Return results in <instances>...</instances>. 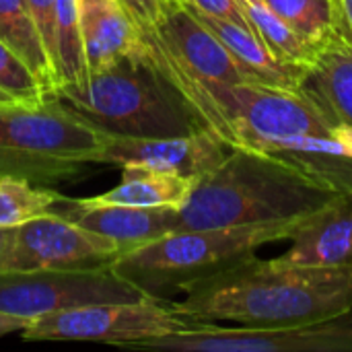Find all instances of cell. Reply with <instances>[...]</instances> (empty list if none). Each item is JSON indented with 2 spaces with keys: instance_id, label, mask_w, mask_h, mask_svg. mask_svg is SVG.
Wrapping results in <instances>:
<instances>
[{
  "instance_id": "obj_8",
  "label": "cell",
  "mask_w": 352,
  "mask_h": 352,
  "mask_svg": "<svg viewBox=\"0 0 352 352\" xmlns=\"http://www.w3.org/2000/svg\"><path fill=\"white\" fill-rule=\"evenodd\" d=\"M134 349L177 352H352V311L318 324L289 328H225L192 322L186 330L153 338Z\"/></svg>"
},
{
  "instance_id": "obj_21",
  "label": "cell",
  "mask_w": 352,
  "mask_h": 352,
  "mask_svg": "<svg viewBox=\"0 0 352 352\" xmlns=\"http://www.w3.org/2000/svg\"><path fill=\"white\" fill-rule=\"evenodd\" d=\"M56 72L58 87L78 85L89 76L78 0H56Z\"/></svg>"
},
{
  "instance_id": "obj_11",
  "label": "cell",
  "mask_w": 352,
  "mask_h": 352,
  "mask_svg": "<svg viewBox=\"0 0 352 352\" xmlns=\"http://www.w3.org/2000/svg\"><path fill=\"white\" fill-rule=\"evenodd\" d=\"M229 151L231 146L208 128L159 138L109 136L99 165H142L198 179L200 175L214 169Z\"/></svg>"
},
{
  "instance_id": "obj_10",
  "label": "cell",
  "mask_w": 352,
  "mask_h": 352,
  "mask_svg": "<svg viewBox=\"0 0 352 352\" xmlns=\"http://www.w3.org/2000/svg\"><path fill=\"white\" fill-rule=\"evenodd\" d=\"M120 254L116 241L47 212L10 229L0 252V272L109 268Z\"/></svg>"
},
{
  "instance_id": "obj_33",
  "label": "cell",
  "mask_w": 352,
  "mask_h": 352,
  "mask_svg": "<svg viewBox=\"0 0 352 352\" xmlns=\"http://www.w3.org/2000/svg\"><path fill=\"white\" fill-rule=\"evenodd\" d=\"M245 2H260V0H245Z\"/></svg>"
},
{
  "instance_id": "obj_9",
  "label": "cell",
  "mask_w": 352,
  "mask_h": 352,
  "mask_svg": "<svg viewBox=\"0 0 352 352\" xmlns=\"http://www.w3.org/2000/svg\"><path fill=\"white\" fill-rule=\"evenodd\" d=\"M142 299L148 297L111 268L0 272V311L31 322L74 307Z\"/></svg>"
},
{
  "instance_id": "obj_24",
  "label": "cell",
  "mask_w": 352,
  "mask_h": 352,
  "mask_svg": "<svg viewBox=\"0 0 352 352\" xmlns=\"http://www.w3.org/2000/svg\"><path fill=\"white\" fill-rule=\"evenodd\" d=\"M0 89L6 91L16 101H45L50 99L47 91L29 68V64L0 41Z\"/></svg>"
},
{
  "instance_id": "obj_3",
  "label": "cell",
  "mask_w": 352,
  "mask_h": 352,
  "mask_svg": "<svg viewBox=\"0 0 352 352\" xmlns=\"http://www.w3.org/2000/svg\"><path fill=\"white\" fill-rule=\"evenodd\" d=\"M52 99L109 136L159 138L206 128L142 52L78 85H60Z\"/></svg>"
},
{
  "instance_id": "obj_2",
  "label": "cell",
  "mask_w": 352,
  "mask_h": 352,
  "mask_svg": "<svg viewBox=\"0 0 352 352\" xmlns=\"http://www.w3.org/2000/svg\"><path fill=\"white\" fill-rule=\"evenodd\" d=\"M336 196L264 151L233 146L214 169L194 179L175 231L303 221Z\"/></svg>"
},
{
  "instance_id": "obj_25",
  "label": "cell",
  "mask_w": 352,
  "mask_h": 352,
  "mask_svg": "<svg viewBox=\"0 0 352 352\" xmlns=\"http://www.w3.org/2000/svg\"><path fill=\"white\" fill-rule=\"evenodd\" d=\"M25 2L35 23V29L41 37V43L56 70V0H25Z\"/></svg>"
},
{
  "instance_id": "obj_27",
  "label": "cell",
  "mask_w": 352,
  "mask_h": 352,
  "mask_svg": "<svg viewBox=\"0 0 352 352\" xmlns=\"http://www.w3.org/2000/svg\"><path fill=\"white\" fill-rule=\"evenodd\" d=\"M132 21H153L159 14L161 0H118Z\"/></svg>"
},
{
  "instance_id": "obj_23",
  "label": "cell",
  "mask_w": 352,
  "mask_h": 352,
  "mask_svg": "<svg viewBox=\"0 0 352 352\" xmlns=\"http://www.w3.org/2000/svg\"><path fill=\"white\" fill-rule=\"evenodd\" d=\"M58 202H66L54 190L35 188L29 179L2 175L0 177V229L19 227L31 219L52 212Z\"/></svg>"
},
{
  "instance_id": "obj_4",
  "label": "cell",
  "mask_w": 352,
  "mask_h": 352,
  "mask_svg": "<svg viewBox=\"0 0 352 352\" xmlns=\"http://www.w3.org/2000/svg\"><path fill=\"white\" fill-rule=\"evenodd\" d=\"M299 223L301 221L171 231L120 254L109 268L148 299L165 301L196 280L256 254L262 245L291 239Z\"/></svg>"
},
{
  "instance_id": "obj_18",
  "label": "cell",
  "mask_w": 352,
  "mask_h": 352,
  "mask_svg": "<svg viewBox=\"0 0 352 352\" xmlns=\"http://www.w3.org/2000/svg\"><path fill=\"white\" fill-rule=\"evenodd\" d=\"M194 179L159 171L142 165H124L122 179L116 188L105 194L85 198L93 204H122V206H144V208H182L192 192Z\"/></svg>"
},
{
  "instance_id": "obj_5",
  "label": "cell",
  "mask_w": 352,
  "mask_h": 352,
  "mask_svg": "<svg viewBox=\"0 0 352 352\" xmlns=\"http://www.w3.org/2000/svg\"><path fill=\"white\" fill-rule=\"evenodd\" d=\"M109 134L56 99L0 105V175L64 179L99 163Z\"/></svg>"
},
{
  "instance_id": "obj_19",
  "label": "cell",
  "mask_w": 352,
  "mask_h": 352,
  "mask_svg": "<svg viewBox=\"0 0 352 352\" xmlns=\"http://www.w3.org/2000/svg\"><path fill=\"white\" fill-rule=\"evenodd\" d=\"M0 41H4L29 64L52 99L58 87L56 70L25 0H0Z\"/></svg>"
},
{
  "instance_id": "obj_6",
  "label": "cell",
  "mask_w": 352,
  "mask_h": 352,
  "mask_svg": "<svg viewBox=\"0 0 352 352\" xmlns=\"http://www.w3.org/2000/svg\"><path fill=\"white\" fill-rule=\"evenodd\" d=\"M206 91L227 126L231 148L270 151L303 136H328L346 130L334 126L303 93L250 82H212L206 85Z\"/></svg>"
},
{
  "instance_id": "obj_28",
  "label": "cell",
  "mask_w": 352,
  "mask_h": 352,
  "mask_svg": "<svg viewBox=\"0 0 352 352\" xmlns=\"http://www.w3.org/2000/svg\"><path fill=\"white\" fill-rule=\"evenodd\" d=\"M338 16V35L352 43V0H334Z\"/></svg>"
},
{
  "instance_id": "obj_1",
  "label": "cell",
  "mask_w": 352,
  "mask_h": 352,
  "mask_svg": "<svg viewBox=\"0 0 352 352\" xmlns=\"http://www.w3.org/2000/svg\"><path fill=\"white\" fill-rule=\"evenodd\" d=\"M169 303L192 322H233L248 328L318 324L352 311L351 266H307L245 256L186 287Z\"/></svg>"
},
{
  "instance_id": "obj_26",
  "label": "cell",
  "mask_w": 352,
  "mask_h": 352,
  "mask_svg": "<svg viewBox=\"0 0 352 352\" xmlns=\"http://www.w3.org/2000/svg\"><path fill=\"white\" fill-rule=\"evenodd\" d=\"M200 12H206V14H212V16H219V19H227V21H233L250 31H254L252 23L248 21L239 0H179ZM256 33V31H254Z\"/></svg>"
},
{
  "instance_id": "obj_20",
  "label": "cell",
  "mask_w": 352,
  "mask_h": 352,
  "mask_svg": "<svg viewBox=\"0 0 352 352\" xmlns=\"http://www.w3.org/2000/svg\"><path fill=\"white\" fill-rule=\"evenodd\" d=\"M248 21L252 23L256 35L264 41V45L278 60L295 66L309 68L318 58V47L309 43L301 33H297L289 23H285L278 14H274L262 0L245 2L239 0Z\"/></svg>"
},
{
  "instance_id": "obj_31",
  "label": "cell",
  "mask_w": 352,
  "mask_h": 352,
  "mask_svg": "<svg viewBox=\"0 0 352 352\" xmlns=\"http://www.w3.org/2000/svg\"><path fill=\"white\" fill-rule=\"evenodd\" d=\"M10 101H16V99H14V97H10L6 91H2V89H0V105H4V103H10Z\"/></svg>"
},
{
  "instance_id": "obj_17",
  "label": "cell",
  "mask_w": 352,
  "mask_h": 352,
  "mask_svg": "<svg viewBox=\"0 0 352 352\" xmlns=\"http://www.w3.org/2000/svg\"><path fill=\"white\" fill-rule=\"evenodd\" d=\"M301 93L334 124L352 130V43L334 37L309 66Z\"/></svg>"
},
{
  "instance_id": "obj_32",
  "label": "cell",
  "mask_w": 352,
  "mask_h": 352,
  "mask_svg": "<svg viewBox=\"0 0 352 352\" xmlns=\"http://www.w3.org/2000/svg\"><path fill=\"white\" fill-rule=\"evenodd\" d=\"M93 2H101V0H78V4H93Z\"/></svg>"
},
{
  "instance_id": "obj_12",
  "label": "cell",
  "mask_w": 352,
  "mask_h": 352,
  "mask_svg": "<svg viewBox=\"0 0 352 352\" xmlns=\"http://www.w3.org/2000/svg\"><path fill=\"white\" fill-rule=\"evenodd\" d=\"M153 27L175 60L204 85L245 82L229 50L217 35L179 0H161L159 14L144 21Z\"/></svg>"
},
{
  "instance_id": "obj_13",
  "label": "cell",
  "mask_w": 352,
  "mask_h": 352,
  "mask_svg": "<svg viewBox=\"0 0 352 352\" xmlns=\"http://www.w3.org/2000/svg\"><path fill=\"white\" fill-rule=\"evenodd\" d=\"M68 202L72 204V212L68 214V219L93 233L116 241L122 248V254L175 231L177 225V208L169 206L144 208L122 204H93L85 198Z\"/></svg>"
},
{
  "instance_id": "obj_15",
  "label": "cell",
  "mask_w": 352,
  "mask_h": 352,
  "mask_svg": "<svg viewBox=\"0 0 352 352\" xmlns=\"http://www.w3.org/2000/svg\"><path fill=\"white\" fill-rule=\"evenodd\" d=\"M188 8L229 50V54L235 60L237 68L241 70L245 82L301 93V85H303L309 68L287 64V62L278 60L276 56H272V52L264 45V41L254 31H250V29H245L233 21L200 12L192 6H188Z\"/></svg>"
},
{
  "instance_id": "obj_7",
  "label": "cell",
  "mask_w": 352,
  "mask_h": 352,
  "mask_svg": "<svg viewBox=\"0 0 352 352\" xmlns=\"http://www.w3.org/2000/svg\"><path fill=\"white\" fill-rule=\"evenodd\" d=\"M165 303L169 301L142 299L74 307L33 320L21 336L23 340L103 342L134 349L140 342L186 330L192 324V320L182 318Z\"/></svg>"
},
{
  "instance_id": "obj_16",
  "label": "cell",
  "mask_w": 352,
  "mask_h": 352,
  "mask_svg": "<svg viewBox=\"0 0 352 352\" xmlns=\"http://www.w3.org/2000/svg\"><path fill=\"white\" fill-rule=\"evenodd\" d=\"M89 74L116 66L140 52V33L118 0L78 4Z\"/></svg>"
},
{
  "instance_id": "obj_34",
  "label": "cell",
  "mask_w": 352,
  "mask_h": 352,
  "mask_svg": "<svg viewBox=\"0 0 352 352\" xmlns=\"http://www.w3.org/2000/svg\"><path fill=\"white\" fill-rule=\"evenodd\" d=\"M0 177H2V175H0Z\"/></svg>"
},
{
  "instance_id": "obj_14",
  "label": "cell",
  "mask_w": 352,
  "mask_h": 352,
  "mask_svg": "<svg viewBox=\"0 0 352 352\" xmlns=\"http://www.w3.org/2000/svg\"><path fill=\"white\" fill-rule=\"evenodd\" d=\"M285 260L307 266L352 264V194H338L299 223Z\"/></svg>"
},
{
  "instance_id": "obj_29",
  "label": "cell",
  "mask_w": 352,
  "mask_h": 352,
  "mask_svg": "<svg viewBox=\"0 0 352 352\" xmlns=\"http://www.w3.org/2000/svg\"><path fill=\"white\" fill-rule=\"evenodd\" d=\"M29 326H31V320L14 318V316H8V314H2V311H0V336L16 334V332L23 334Z\"/></svg>"
},
{
  "instance_id": "obj_22",
  "label": "cell",
  "mask_w": 352,
  "mask_h": 352,
  "mask_svg": "<svg viewBox=\"0 0 352 352\" xmlns=\"http://www.w3.org/2000/svg\"><path fill=\"white\" fill-rule=\"evenodd\" d=\"M274 14L289 23L309 43L322 50L338 35L334 0H262Z\"/></svg>"
},
{
  "instance_id": "obj_30",
  "label": "cell",
  "mask_w": 352,
  "mask_h": 352,
  "mask_svg": "<svg viewBox=\"0 0 352 352\" xmlns=\"http://www.w3.org/2000/svg\"><path fill=\"white\" fill-rule=\"evenodd\" d=\"M8 235H10V229H0V252L4 248V243L8 241Z\"/></svg>"
}]
</instances>
